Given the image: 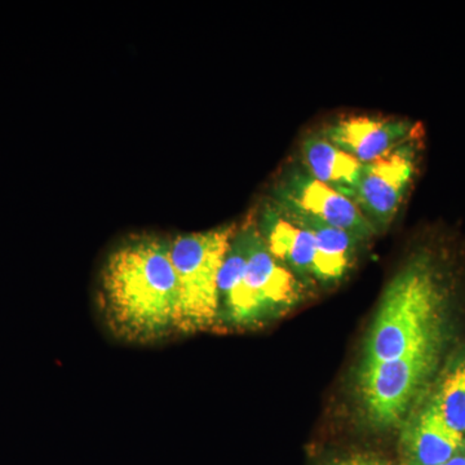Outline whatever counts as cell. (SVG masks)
Here are the masks:
<instances>
[{"label": "cell", "instance_id": "cell-1", "mask_svg": "<svg viewBox=\"0 0 465 465\" xmlns=\"http://www.w3.org/2000/svg\"><path fill=\"white\" fill-rule=\"evenodd\" d=\"M99 304L115 338L150 344L179 333V286L170 241L131 238L116 247L101 273Z\"/></svg>", "mask_w": 465, "mask_h": 465}, {"label": "cell", "instance_id": "cell-2", "mask_svg": "<svg viewBox=\"0 0 465 465\" xmlns=\"http://www.w3.org/2000/svg\"><path fill=\"white\" fill-rule=\"evenodd\" d=\"M446 295L445 272L432 253L410 260L382 295L362 362L396 360L439 344Z\"/></svg>", "mask_w": 465, "mask_h": 465}, {"label": "cell", "instance_id": "cell-3", "mask_svg": "<svg viewBox=\"0 0 465 465\" xmlns=\"http://www.w3.org/2000/svg\"><path fill=\"white\" fill-rule=\"evenodd\" d=\"M302 283L253 223L237 229L219 274V327L251 329L295 304Z\"/></svg>", "mask_w": 465, "mask_h": 465}, {"label": "cell", "instance_id": "cell-4", "mask_svg": "<svg viewBox=\"0 0 465 465\" xmlns=\"http://www.w3.org/2000/svg\"><path fill=\"white\" fill-rule=\"evenodd\" d=\"M237 226L177 235L170 241L179 286V333L219 327V274Z\"/></svg>", "mask_w": 465, "mask_h": 465}, {"label": "cell", "instance_id": "cell-5", "mask_svg": "<svg viewBox=\"0 0 465 465\" xmlns=\"http://www.w3.org/2000/svg\"><path fill=\"white\" fill-rule=\"evenodd\" d=\"M437 351L434 344L396 360L362 362L358 391L372 424L391 427L402 420L432 371Z\"/></svg>", "mask_w": 465, "mask_h": 465}, {"label": "cell", "instance_id": "cell-6", "mask_svg": "<svg viewBox=\"0 0 465 465\" xmlns=\"http://www.w3.org/2000/svg\"><path fill=\"white\" fill-rule=\"evenodd\" d=\"M421 136L363 164L354 203L378 231L393 222L411 189L421 161Z\"/></svg>", "mask_w": 465, "mask_h": 465}, {"label": "cell", "instance_id": "cell-7", "mask_svg": "<svg viewBox=\"0 0 465 465\" xmlns=\"http://www.w3.org/2000/svg\"><path fill=\"white\" fill-rule=\"evenodd\" d=\"M275 204L341 229L360 242L369 241L378 229L351 198L317 182L305 171H291L275 191Z\"/></svg>", "mask_w": 465, "mask_h": 465}, {"label": "cell", "instance_id": "cell-8", "mask_svg": "<svg viewBox=\"0 0 465 465\" xmlns=\"http://www.w3.org/2000/svg\"><path fill=\"white\" fill-rule=\"evenodd\" d=\"M423 128L409 119L351 116L333 122L322 136L362 164L384 157L403 143L421 136Z\"/></svg>", "mask_w": 465, "mask_h": 465}, {"label": "cell", "instance_id": "cell-9", "mask_svg": "<svg viewBox=\"0 0 465 465\" xmlns=\"http://www.w3.org/2000/svg\"><path fill=\"white\" fill-rule=\"evenodd\" d=\"M401 445L403 465H440L465 448V437L450 428L428 405L407 425Z\"/></svg>", "mask_w": 465, "mask_h": 465}, {"label": "cell", "instance_id": "cell-10", "mask_svg": "<svg viewBox=\"0 0 465 465\" xmlns=\"http://www.w3.org/2000/svg\"><path fill=\"white\" fill-rule=\"evenodd\" d=\"M262 238L275 259L298 274L313 277L316 241L305 226L271 204L262 217Z\"/></svg>", "mask_w": 465, "mask_h": 465}, {"label": "cell", "instance_id": "cell-11", "mask_svg": "<svg viewBox=\"0 0 465 465\" xmlns=\"http://www.w3.org/2000/svg\"><path fill=\"white\" fill-rule=\"evenodd\" d=\"M302 154L305 173L353 201L362 173L361 162L323 136L308 137L302 143Z\"/></svg>", "mask_w": 465, "mask_h": 465}, {"label": "cell", "instance_id": "cell-12", "mask_svg": "<svg viewBox=\"0 0 465 465\" xmlns=\"http://www.w3.org/2000/svg\"><path fill=\"white\" fill-rule=\"evenodd\" d=\"M280 208L313 234L316 241L313 277L322 282H335L344 277L353 262L357 244L361 242L349 232L323 224L313 217Z\"/></svg>", "mask_w": 465, "mask_h": 465}, {"label": "cell", "instance_id": "cell-13", "mask_svg": "<svg viewBox=\"0 0 465 465\" xmlns=\"http://www.w3.org/2000/svg\"><path fill=\"white\" fill-rule=\"evenodd\" d=\"M430 405L450 428L465 437V361L446 374Z\"/></svg>", "mask_w": 465, "mask_h": 465}, {"label": "cell", "instance_id": "cell-14", "mask_svg": "<svg viewBox=\"0 0 465 465\" xmlns=\"http://www.w3.org/2000/svg\"><path fill=\"white\" fill-rule=\"evenodd\" d=\"M330 465H394L385 459L374 457V455H351V457L339 459Z\"/></svg>", "mask_w": 465, "mask_h": 465}, {"label": "cell", "instance_id": "cell-15", "mask_svg": "<svg viewBox=\"0 0 465 465\" xmlns=\"http://www.w3.org/2000/svg\"><path fill=\"white\" fill-rule=\"evenodd\" d=\"M440 465H465V448L460 452H458L455 457L449 459L446 463Z\"/></svg>", "mask_w": 465, "mask_h": 465}]
</instances>
